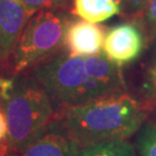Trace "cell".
<instances>
[{
	"mask_svg": "<svg viewBox=\"0 0 156 156\" xmlns=\"http://www.w3.org/2000/svg\"><path fill=\"white\" fill-rule=\"evenodd\" d=\"M107 30L101 24L72 18L65 34V51L70 56L81 58L101 54Z\"/></svg>",
	"mask_w": 156,
	"mask_h": 156,
	"instance_id": "cell-7",
	"label": "cell"
},
{
	"mask_svg": "<svg viewBox=\"0 0 156 156\" xmlns=\"http://www.w3.org/2000/svg\"><path fill=\"white\" fill-rule=\"evenodd\" d=\"M72 14L64 9L42 10L27 21L7 64L10 75L24 73L64 48Z\"/></svg>",
	"mask_w": 156,
	"mask_h": 156,
	"instance_id": "cell-4",
	"label": "cell"
},
{
	"mask_svg": "<svg viewBox=\"0 0 156 156\" xmlns=\"http://www.w3.org/2000/svg\"><path fill=\"white\" fill-rule=\"evenodd\" d=\"M122 7L114 0H72L70 13L92 23H101L120 14Z\"/></svg>",
	"mask_w": 156,
	"mask_h": 156,
	"instance_id": "cell-10",
	"label": "cell"
},
{
	"mask_svg": "<svg viewBox=\"0 0 156 156\" xmlns=\"http://www.w3.org/2000/svg\"><path fill=\"white\" fill-rule=\"evenodd\" d=\"M48 93L53 105L62 110L118 93L105 84L89 77L84 58L57 53L30 70Z\"/></svg>",
	"mask_w": 156,
	"mask_h": 156,
	"instance_id": "cell-3",
	"label": "cell"
},
{
	"mask_svg": "<svg viewBox=\"0 0 156 156\" xmlns=\"http://www.w3.org/2000/svg\"><path fill=\"white\" fill-rule=\"evenodd\" d=\"M84 64L89 77L108 85L116 92L124 91V77L120 66L108 60L104 54L84 58Z\"/></svg>",
	"mask_w": 156,
	"mask_h": 156,
	"instance_id": "cell-9",
	"label": "cell"
},
{
	"mask_svg": "<svg viewBox=\"0 0 156 156\" xmlns=\"http://www.w3.org/2000/svg\"><path fill=\"white\" fill-rule=\"evenodd\" d=\"M7 120L4 112L0 110V140H2L4 137L7 135Z\"/></svg>",
	"mask_w": 156,
	"mask_h": 156,
	"instance_id": "cell-16",
	"label": "cell"
},
{
	"mask_svg": "<svg viewBox=\"0 0 156 156\" xmlns=\"http://www.w3.org/2000/svg\"><path fill=\"white\" fill-rule=\"evenodd\" d=\"M115 2H117L118 4H120V5H122V2H123V0H114Z\"/></svg>",
	"mask_w": 156,
	"mask_h": 156,
	"instance_id": "cell-18",
	"label": "cell"
},
{
	"mask_svg": "<svg viewBox=\"0 0 156 156\" xmlns=\"http://www.w3.org/2000/svg\"><path fill=\"white\" fill-rule=\"evenodd\" d=\"M137 148L140 156H156V123H147L140 128Z\"/></svg>",
	"mask_w": 156,
	"mask_h": 156,
	"instance_id": "cell-12",
	"label": "cell"
},
{
	"mask_svg": "<svg viewBox=\"0 0 156 156\" xmlns=\"http://www.w3.org/2000/svg\"><path fill=\"white\" fill-rule=\"evenodd\" d=\"M150 1L151 0H123L121 5L123 14L132 20H137Z\"/></svg>",
	"mask_w": 156,
	"mask_h": 156,
	"instance_id": "cell-15",
	"label": "cell"
},
{
	"mask_svg": "<svg viewBox=\"0 0 156 156\" xmlns=\"http://www.w3.org/2000/svg\"><path fill=\"white\" fill-rule=\"evenodd\" d=\"M7 120L8 146L21 152L45 131L54 117V105L44 87L30 74L12 75L7 89L0 92Z\"/></svg>",
	"mask_w": 156,
	"mask_h": 156,
	"instance_id": "cell-2",
	"label": "cell"
},
{
	"mask_svg": "<svg viewBox=\"0 0 156 156\" xmlns=\"http://www.w3.org/2000/svg\"><path fill=\"white\" fill-rule=\"evenodd\" d=\"M147 105L126 93L114 94L62 110V122L81 148L96 143L128 139L143 126Z\"/></svg>",
	"mask_w": 156,
	"mask_h": 156,
	"instance_id": "cell-1",
	"label": "cell"
},
{
	"mask_svg": "<svg viewBox=\"0 0 156 156\" xmlns=\"http://www.w3.org/2000/svg\"><path fill=\"white\" fill-rule=\"evenodd\" d=\"M144 47L143 32L136 23H126L108 30L105 37L102 51L108 60L123 66L136 60Z\"/></svg>",
	"mask_w": 156,
	"mask_h": 156,
	"instance_id": "cell-5",
	"label": "cell"
},
{
	"mask_svg": "<svg viewBox=\"0 0 156 156\" xmlns=\"http://www.w3.org/2000/svg\"><path fill=\"white\" fill-rule=\"evenodd\" d=\"M149 77H150V81H151L152 85H153L154 89L156 90V65L150 70V72H149Z\"/></svg>",
	"mask_w": 156,
	"mask_h": 156,
	"instance_id": "cell-17",
	"label": "cell"
},
{
	"mask_svg": "<svg viewBox=\"0 0 156 156\" xmlns=\"http://www.w3.org/2000/svg\"><path fill=\"white\" fill-rule=\"evenodd\" d=\"M80 156H137V154L133 145L127 139H122L83 147Z\"/></svg>",
	"mask_w": 156,
	"mask_h": 156,
	"instance_id": "cell-11",
	"label": "cell"
},
{
	"mask_svg": "<svg viewBox=\"0 0 156 156\" xmlns=\"http://www.w3.org/2000/svg\"><path fill=\"white\" fill-rule=\"evenodd\" d=\"M13 156H14V155H13Z\"/></svg>",
	"mask_w": 156,
	"mask_h": 156,
	"instance_id": "cell-19",
	"label": "cell"
},
{
	"mask_svg": "<svg viewBox=\"0 0 156 156\" xmlns=\"http://www.w3.org/2000/svg\"><path fill=\"white\" fill-rule=\"evenodd\" d=\"M137 20L147 38L154 39L156 37V0H151L148 3Z\"/></svg>",
	"mask_w": 156,
	"mask_h": 156,
	"instance_id": "cell-14",
	"label": "cell"
},
{
	"mask_svg": "<svg viewBox=\"0 0 156 156\" xmlns=\"http://www.w3.org/2000/svg\"><path fill=\"white\" fill-rule=\"evenodd\" d=\"M23 6L33 14L42 10H54L64 9L67 10L71 7L72 0H20Z\"/></svg>",
	"mask_w": 156,
	"mask_h": 156,
	"instance_id": "cell-13",
	"label": "cell"
},
{
	"mask_svg": "<svg viewBox=\"0 0 156 156\" xmlns=\"http://www.w3.org/2000/svg\"><path fill=\"white\" fill-rule=\"evenodd\" d=\"M50 125L21 151V156H80L82 148L68 131L50 130Z\"/></svg>",
	"mask_w": 156,
	"mask_h": 156,
	"instance_id": "cell-8",
	"label": "cell"
},
{
	"mask_svg": "<svg viewBox=\"0 0 156 156\" xmlns=\"http://www.w3.org/2000/svg\"><path fill=\"white\" fill-rule=\"evenodd\" d=\"M33 15L20 0H0V67L7 66L21 33Z\"/></svg>",
	"mask_w": 156,
	"mask_h": 156,
	"instance_id": "cell-6",
	"label": "cell"
}]
</instances>
